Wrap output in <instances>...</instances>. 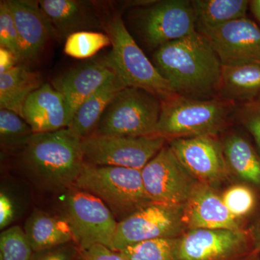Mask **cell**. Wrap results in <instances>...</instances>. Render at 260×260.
I'll list each match as a JSON object with an SVG mask.
<instances>
[{"label":"cell","mask_w":260,"mask_h":260,"mask_svg":"<svg viewBox=\"0 0 260 260\" xmlns=\"http://www.w3.org/2000/svg\"><path fill=\"white\" fill-rule=\"evenodd\" d=\"M153 64L178 95L210 99L219 94L223 64L200 32L158 48Z\"/></svg>","instance_id":"obj_1"},{"label":"cell","mask_w":260,"mask_h":260,"mask_svg":"<svg viewBox=\"0 0 260 260\" xmlns=\"http://www.w3.org/2000/svg\"><path fill=\"white\" fill-rule=\"evenodd\" d=\"M81 142L68 128L34 134L18 152L20 171L40 190L67 192L85 166Z\"/></svg>","instance_id":"obj_2"},{"label":"cell","mask_w":260,"mask_h":260,"mask_svg":"<svg viewBox=\"0 0 260 260\" xmlns=\"http://www.w3.org/2000/svg\"><path fill=\"white\" fill-rule=\"evenodd\" d=\"M234 103L213 98L197 99L176 95L161 102L160 118L153 136L167 141L216 135L225 125Z\"/></svg>","instance_id":"obj_3"},{"label":"cell","mask_w":260,"mask_h":260,"mask_svg":"<svg viewBox=\"0 0 260 260\" xmlns=\"http://www.w3.org/2000/svg\"><path fill=\"white\" fill-rule=\"evenodd\" d=\"M74 187L102 200L118 223L152 203L138 169L85 164Z\"/></svg>","instance_id":"obj_4"},{"label":"cell","mask_w":260,"mask_h":260,"mask_svg":"<svg viewBox=\"0 0 260 260\" xmlns=\"http://www.w3.org/2000/svg\"><path fill=\"white\" fill-rule=\"evenodd\" d=\"M105 30L112 42L108 60L126 87L143 89L161 102L177 95L135 42L120 15L108 20Z\"/></svg>","instance_id":"obj_5"},{"label":"cell","mask_w":260,"mask_h":260,"mask_svg":"<svg viewBox=\"0 0 260 260\" xmlns=\"http://www.w3.org/2000/svg\"><path fill=\"white\" fill-rule=\"evenodd\" d=\"M161 112V101L143 89L126 87L114 97L93 135L153 136Z\"/></svg>","instance_id":"obj_6"},{"label":"cell","mask_w":260,"mask_h":260,"mask_svg":"<svg viewBox=\"0 0 260 260\" xmlns=\"http://www.w3.org/2000/svg\"><path fill=\"white\" fill-rule=\"evenodd\" d=\"M63 203L64 217L79 249L100 244L112 249L118 221L102 200L73 187L67 191Z\"/></svg>","instance_id":"obj_7"},{"label":"cell","mask_w":260,"mask_h":260,"mask_svg":"<svg viewBox=\"0 0 260 260\" xmlns=\"http://www.w3.org/2000/svg\"><path fill=\"white\" fill-rule=\"evenodd\" d=\"M166 142L157 136L92 135L82 139L81 148L85 165L141 171L165 146Z\"/></svg>","instance_id":"obj_8"},{"label":"cell","mask_w":260,"mask_h":260,"mask_svg":"<svg viewBox=\"0 0 260 260\" xmlns=\"http://www.w3.org/2000/svg\"><path fill=\"white\" fill-rule=\"evenodd\" d=\"M183 206L152 203L119 222L112 250L121 251L138 243L181 237L187 231L183 220Z\"/></svg>","instance_id":"obj_9"},{"label":"cell","mask_w":260,"mask_h":260,"mask_svg":"<svg viewBox=\"0 0 260 260\" xmlns=\"http://www.w3.org/2000/svg\"><path fill=\"white\" fill-rule=\"evenodd\" d=\"M145 192L152 203L185 205L199 181L183 167L169 145L141 170Z\"/></svg>","instance_id":"obj_10"},{"label":"cell","mask_w":260,"mask_h":260,"mask_svg":"<svg viewBox=\"0 0 260 260\" xmlns=\"http://www.w3.org/2000/svg\"><path fill=\"white\" fill-rule=\"evenodd\" d=\"M139 28L145 42L155 50L189 37L198 31L192 2L154 1L140 10Z\"/></svg>","instance_id":"obj_11"},{"label":"cell","mask_w":260,"mask_h":260,"mask_svg":"<svg viewBox=\"0 0 260 260\" xmlns=\"http://www.w3.org/2000/svg\"><path fill=\"white\" fill-rule=\"evenodd\" d=\"M252 251L248 230L190 229L180 237L179 260H242Z\"/></svg>","instance_id":"obj_12"},{"label":"cell","mask_w":260,"mask_h":260,"mask_svg":"<svg viewBox=\"0 0 260 260\" xmlns=\"http://www.w3.org/2000/svg\"><path fill=\"white\" fill-rule=\"evenodd\" d=\"M169 146L189 174L200 183L215 187L229 176L223 145L216 135L169 141Z\"/></svg>","instance_id":"obj_13"},{"label":"cell","mask_w":260,"mask_h":260,"mask_svg":"<svg viewBox=\"0 0 260 260\" xmlns=\"http://www.w3.org/2000/svg\"><path fill=\"white\" fill-rule=\"evenodd\" d=\"M202 34L208 38L222 64L257 61L259 59L260 28L246 17Z\"/></svg>","instance_id":"obj_14"},{"label":"cell","mask_w":260,"mask_h":260,"mask_svg":"<svg viewBox=\"0 0 260 260\" xmlns=\"http://www.w3.org/2000/svg\"><path fill=\"white\" fill-rule=\"evenodd\" d=\"M115 75L105 56L68 70L54 78L51 85L64 98L73 118L80 106Z\"/></svg>","instance_id":"obj_15"},{"label":"cell","mask_w":260,"mask_h":260,"mask_svg":"<svg viewBox=\"0 0 260 260\" xmlns=\"http://www.w3.org/2000/svg\"><path fill=\"white\" fill-rule=\"evenodd\" d=\"M183 220L187 230L242 229L214 187L200 182L184 205Z\"/></svg>","instance_id":"obj_16"},{"label":"cell","mask_w":260,"mask_h":260,"mask_svg":"<svg viewBox=\"0 0 260 260\" xmlns=\"http://www.w3.org/2000/svg\"><path fill=\"white\" fill-rule=\"evenodd\" d=\"M34 134L66 129L73 116L64 98L51 84L44 83L29 95L22 116Z\"/></svg>","instance_id":"obj_17"},{"label":"cell","mask_w":260,"mask_h":260,"mask_svg":"<svg viewBox=\"0 0 260 260\" xmlns=\"http://www.w3.org/2000/svg\"><path fill=\"white\" fill-rule=\"evenodd\" d=\"M21 43L23 61L37 60L49 38L56 35L39 2L28 0L7 1Z\"/></svg>","instance_id":"obj_18"},{"label":"cell","mask_w":260,"mask_h":260,"mask_svg":"<svg viewBox=\"0 0 260 260\" xmlns=\"http://www.w3.org/2000/svg\"><path fill=\"white\" fill-rule=\"evenodd\" d=\"M39 6L56 35L68 38L85 30H105L104 23L92 3L78 0H41Z\"/></svg>","instance_id":"obj_19"},{"label":"cell","mask_w":260,"mask_h":260,"mask_svg":"<svg viewBox=\"0 0 260 260\" xmlns=\"http://www.w3.org/2000/svg\"><path fill=\"white\" fill-rule=\"evenodd\" d=\"M219 94L221 99L243 104L260 99V61L222 65Z\"/></svg>","instance_id":"obj_20"},{"label":"cell","mask_w":260,"mask_h":260,"mask_svg":"<svg viewBox=\"0 0 260 260\" xmlns=\"http://www.w3.org/2000/svg\"><path fill=\"white\" fill-rule=\"evenodd\" d=\"M24 231L34 252L75 242L71 227L64 216L51 215L39 209L30 214Z\"/></svg>","instance_id":"obj_21"},{"label":"cell","mask_w":260,"mask_h":260,"mask_svg":"<svg viewBox=\"0 0 260 260\" xmlns=\"http://www.w3.org/2000/svg\"><path fill=\"white\" fill-rule=\"evenodd\" d=\"M126 87L117 75L109 78L80 106L68 129L81 139L93 135L109 104Z\"/></svg>","instance_id":"obj_22"},{"label":"cell","mask_w":260,"mask_h":260,"mask_svg":"<svg viewBox=\"0 0 260 260\" xmlns=\"http://www.w3.org/2000/svg\"><path fill=\"white\" fill-rule=\"evenodd\" d=\"M42 75L23 64L0 74V107L22 116L25 101L43 85Z\"/></svg>","instance_id":"obj_23"},{"label":"cell","mask_w":260,"mask_h":260,"mask_svg":"<svg viewBox=\"0 0 260 260\" xmlns=\"http://www.w3.org/2000/svg\"><path fill=\"white\" fill-rule=\"evenodd\" d=\"M222 145L229 172L260 189V157L249 142L233 133L228 135Z\"/></svg>","instance_id":"obj_24"},{"label":"cell","mask_w":260,"mask_h":260,"mask_svg":"<svg viewBox=\"0 0 260 260\" xmlns=\"http://www.w3.org/2000/svg\"><path fill=\"white\" fill-rule=\"evenodd\" d=\"M192 2L198 31L204 32L243 18L249 7L247 0H194Z\"/></svg>","instance_id":"obj_25"},{"label":"cell","mask_w":260,"mask_h":260,"mask_svg":"<svg viewBox=\"0 0 260 260\" xmlns=\"http://www.w3.org/2000/svg\"><path fill=\"white\" fill-rule=\"evenodd\" d=\"M180 237L151 239L128 246L119 252L126 260H179Z\"/></svg>","instance_id":"obj_26"},{"label":"cell","mask_w":260,"mask_h":260,"mask_svg":"<svg viewBox=\"0 0 260 260\" xmlns=\"http://www.w3.org/2000/svg\"><path fill=\"white\" fill-rule=\"evenodd\" d=\"M34 135L30 125L18 114L0 110V143L8 152H19Z\"/></svg>","instance_id":"obj_27"},{"label":"cell","mask_w":260,"mask_h":260,"mask_svg":"<svg viewBox=\"0 0 260 260\" xmlns=\"http://www.w3.org/2000/svg\"><path fill=\"white\" fill-rule=\"evenodd\" d=\"M110 45L112 42L107 34L85 30L75 32L67 38L64 52L75 59H88Z\"/></svg>","instance_id":"obj_28"},{"label":"cell","mask_w":260,"mask_h":260,"mask_svg":"<svg viewBox=\"0 0 260 260\" xmlns=\"http://www.w3.org/2000/svg\"><path fill=\"white\" fill-rule=\"evenodd\" d=\"M34 251L25 231L19 225L5 229L0 235V259L30 260Z\"/></svg>","instance_id":"obj_29"},{"label":"cell","mask_w":260,"mask_h":260,"mask_svg":"<svg viewBox=\"0 0 260 260\" xmlns=\"http://www.w3.org/2000/svg\"><path fill=\"white\" fill-rule=\"evenodd\" d=\"M221 197L228 210L238 220L252 213L256 207L255 193L244 184L230 186Z\"/></svg>","instance_id":"obj_30"},{"label":"cell","mask_w":260,"mask_h":260,"mask_svg":"<svg viewBox=\"0 0 260 260\" xmlns=\"http://www.w3.org/2000/svg\"><path fill=\"white\" fill-rule=\"evenodd\" d=\"M0 48L8 49L19 61H23L21 43L7 1L0 3Z\"/></svg>","instance_id":"obj_31"},{"label":"cell","mask_w":260,"mask_h":260,"mask_svg":"<svg viewBox=\"0 0 260 260\" xmlns=\"http://www.w3.org/2000/svg\"><path fill=\"white\" fill-rule=\"evenodd\" d=\"M239 117L243 126L252 135L260 151V99L243 104Z\"/></svg>","instance_id":"obj_32"},{"label":"cell","mask_w":260,"mask_h":260,"mask_svg":"<svg viewBox=\"0 0 260 260\" xmlns=\"http://www.w3.org/2000/svg\"><path fill=\"white\" fill-rule=\"evenodd\" d=\"M80 249L75 242L36 251L30 260H79Z\"/></svg>","instance_id":"obj_33"},{"label":"cell","mask_w":260,"mask_h":260,"mask_svg":"<svg viewBox=\"0 0 260 260\" xmlns=\"http://www.w3.org/2000/svg\"><path fill=\"white\" fill-rule=\"evenodd\" d=\"M19 209L18 203L9 191L2 188L0 191V229L2 231L9 228L16 218Z\"/></svg>","instance_id":"obj_34"},{"label":"cell","mask_w":260,"mask_h":260,"mask_svg":"<svg viewBox=\"0 0 260 260\" xmlns=\"http://www.w3.org/2000/svg\"><path fill=\"white\" fill-rule=\"evenodd\" d=\"M80 260H126L119 251L95 244L85 249H80Z\"/></svg>","instance_id":"obj_35"},{"label":"cell","mask_w":260,"mask_h":260,"mask_svg":"<svg viewBox=\"0 0 260 260\" xmlns=\"http://www.w3.org/2000/svg\"><path fill=\"white\" fill-rule=\"evenodd\" d=\"M16 56L5 48H0V74L9 71L16 66L18 62Z\"/></svg>","instance_id":"obj_36"},{"label":"cell","mask_w":260,"mask_h":260,"mask_svg":"<svg viewBox=\"0 0 260 260\" xmlns=\"http://www.w3.org/2000/svg\"><path fill=\"white\" fill-rule=\"evenodd\" d=\"M252 243L253 251L260 257V212L248 229Z\"/></svg>","instance_id":"obj_37"},{"label":"cell","mask_w":260,"mask_h":260,"mask_svg":"<svg viewBox=\"0 0 260 260\" xmlns=\"http://www.w3.org/2000/svg\"><path fill=\"white\" fill-rule=\"evenodd\" d=\"M249 8L251 13L260 23V0H252L249 2Z\"/></svg>","instance_id":"obj_38"},{"label":"cell","mask_w":260,"mask_h":260,"mask_svg":"<svg viewBox=\"0 0 260 260\" xmlns=\"http://www.w3.org/2000/svg\"><path fill=\"white\" fill-rule=\"evenodd\" d=\"M242 260H260L259 255L254 251H251L245 257L243 258Z\"/></svg>","instance_id":"obj_39"},{"label":"cell","mask_w":260,"mask_h":260,"mask_svg":"<svg viewBox=\"0 0 260 260\" xmlns=\"http://www.w3.org/2000/svg\"><path fill=\"white\" fill-rule=\"evenodd\" d=\"M257 61H260V56H259V59H258V60H257Z\"/></svg>","instance_id":"obj_40"},{"label":"cell","mask_w":260,"mask_h":260,"mask_svg":"<svg viewBox=\"0 0 260 260\" xmlns=\"http://www.w3.org/2000/svg\"><path fill=\"white\" fill-rule=\"evenodd\" d=\"M0 260H3V259H0Z\"/></svg>","instance_id":"obj_41"},{"label":"cell","mask_w":260,"mask_h":260,"mask_svg":"<svg viewBox=\"0 0 260 260\" xmlns=\"http://www.w3.org/2000/svg\"><path fill=\"white\" fill-rule=\"evenodd\" d=\"M79 260H80V259H79Z\"/></svg>","instance_id":"obj_42"}]
</instances>
